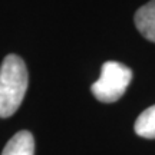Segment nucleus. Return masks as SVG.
Masks as SVG:
<instances>
[{
	"label": "nucleus",
	"mask_w": 155,
	"mask_h": 155,
	"mask_svg": "<svg viewBox=\"0 0 155 155\" xmlns=\"http://www.w3.org/2000/svg\"><path fill=\"white\" fill-rule=\"evenodd\" d=\"M28 69L22 58L7 55L0 65V118H9L19 109L28 91Z\"/></svg>",
	"instance_id": "obj_1"
},
{
	"label": "nucleus",
	"mask_w": 155,
	"mask_h": 155,
	"mask_svg": "<svg viewBox=\"0 0 155 155\" xmlns=\"http://www.w3.org/2000/svg\"><path fill=\"white\" fill-rule=\"evenodd\" d=\"M132 81V71L119 62H105L102 65L101 76L92 85V94L98 101L111 104L125 94Z\"/></svg>",
	"instance_id": "obj_2"
},
{
	"label": "nucleus",
	"mask_w": 155,
	"mask_h": 155,
	"mask_svg": "<svg viewBox=\"0 0 155 155\" xmlns=\"http://www.w3.org/2000/svg\"><path fill=\"white\" fill-rule=\"evenodd\" d=\"M135 26L145 39L155 43V0L141 6L135 13Z\"/></svg>",
	"instance_id": "obj_3"
},
{
	"label": "nucleus",
	"mask_w": 155,
	"mask_h": 155,
	"mask_svg": "<svg viewBox=\"0 0 155 155\" xmlns=\"http://www.w3.org/2000/svg\"><path fill=\"white\" fill-rule=\"evenodd\" d=\"M2 155H35V138L29 131H20L6 144Z\"/></svg>",
	"instance_id": "obj_4"
},
{
	"label": "nucleus",
	"mask_w": 155,
	"mask_h": 155,
	"mask_svg": "<svg viewBox=\"0 0 155 155\" xmlns=\"http://www.w3.org/2000/svg\"><path fill=\"white\" fill-rule=\"evenodd\" d=\"M134 129L142 138H155V105L142 111L135 121Z\"/></svg>",
	"instance_id": "obj_5"
}]
</instances>
